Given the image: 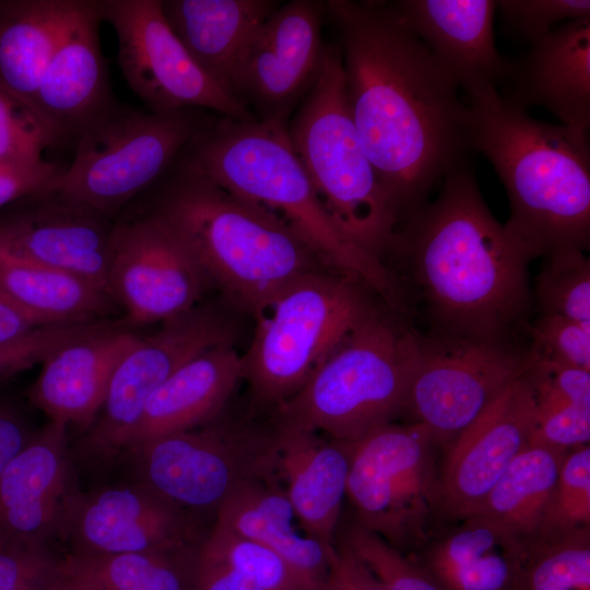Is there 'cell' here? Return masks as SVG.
<instances>
[{"mask_svg": "<svg viewBox=\"0 0 590 590\" xmlns=\"http://www.w3.org/2000/svg\"><path fill=\"white\" fill-rule=\"evenodd\" d=\"M321 590H386L375 575L342 542L331 557Z\"/></svg>", "mask_w": 590, "mask_h": 590, "instance_id": "46", "label": "cell"}, {"mask_svg": "<svg viewBox=\"0 0 590 590\" xmlns=\"http://www.w3.org/2000/svg\"><path fill=\"white\" fill-rule=\"evenodd\" d=\"M66 168L46 158L32 163L0 160V210L27 196L58 188Z\"/></svg>", "mask_w": 590, "mask_h": 590, "instance_id": "45", "label": "cell"}, {"mask_svg": "<svg viewBox=\"0 0 590 590\" xmlns=\"http://www.w3.org/2000/svg\"><path fill=\"white\" fill-rule=\"evenodd\" d=\"M326 5L316 0L280 4L240 54L232 93L258 120L287 121L312 86L326 44Z\"/></svg>", "mask_w": 590, "mask_h": 590, "instance_id": "16", "label": "cell"}, {"mask_svg": "<svg viewBox=\"0 0 590 590\" xmlns=\"http://www.w3.org/2000/svg\"><path fill=\"white\" fill-rule=\"evenodd\" d=\"M59 535L76 555L192 550L196 531L185 511L142 482L72 493Z\"/></svg>", "mask_w": 590, "mask_h": 590, "instance_id": "18", "label": "cell"}, {"mask_svg": "<svg viewBox=\"0 0 590 590\" xmlns=\"http://www.w3.org/2000/svg\"><path fill=\"white\" fill-rule=\"evenodd\" d=\"M101 22L95 0H78L34 96L32 109L55 148H74L119 105L101 47Z\"/></svg>", "mask_w": 590, "mask_h": 590, "instance_id": "19", "label": "cell"}, {"mask_svg": "<svg viewBox=\"0 0 590 590\" xmlns=\"http://www.w3.org/2000/svg\"><path fill=\"white\" fill-rule=\"evenodd\" d=\"M33 433L21 409L12 400L0 396V476Z\"/></svg>", "mask_w": 590, "mask_h": 590, "instance_id": "47", "label": "cell"}, {"mask_svg": "<svg viewBox=\"0 0 590 590\" xmlns=\"http://www.w3.org/2000/svg\"><path fill=\"white\" fill-rule=\"evenodd\" d=\"M179 158L208 180L267 211L297 234L329 269L357 280L408 312L406 295L382 260L337 229L296 156L285 120L213 118Z\"/></svg>", "mask_w": 590, "mask_h": 590, "instance_id": "5", "label": "cell"}, {"mask_svg": "<svg viewBox=\"0 0 590 590\" xmlns=\"http://www.w3.org/2000/svg\"><path fill=\"white\" fill-rule=\"evenodd\" d=\"M436 531L413 556L442 590H518L528 555L504 526L475 512Z\"/></svg>", "mask_w": 590, "mask_h": 590, "instance_id": "25", "label": "cell"}, {"mask_svg": "<svg viewBox=\"0 0 590 590\" xmlns=\"http://www.w3.org/2000/svg\"><path fill=\"white\" fill-rule=\"evenodd\" d=\"M215 512V523L271 548L324 583L334 546L296 531L291 502L273 481L241 484Z\"/></svg>", "mask_w": 590, "mask_h": 590, "instance_id": "29", "label": "cell"}, {"mask_svg": "<svg viewBox=\"0 0 590 590\" xmlns=\"http://www.w3.org/2000/svg\"><path fill=\"white\" fill-rule=\"evenodd\" d=\"M240 379L241 356L232 343L189 359L151 396L127 451L152 438L216 420Z\"/></svg>", "mask_w": 590, "mask_h": 590, "instance_id": "27", "label": "cell"}, {"mask_svg": "<svg viewBox=\"0 0 590 590\" xmlns=\"http://www.w3.org/2000/svg\"><path fill=\"white\" fill-rule=\"evenodd\" d=\"M554 532L590 527V447L569 450L562 463L553 500Z\"/></svg>", "mask_w": 590, "mask_h": 590, "instance_id": "39", "label": "cell"}, {"mask_svg": "<svg viewBox=\"0 0 590 590\" xmlns=\"http://www.w3.org/2000/svg\"><path fill=\"white\" fill-rule=\"evenodd\" d=\"M531 357L590 370V329L567 318L542 314L530 328Z\"/></svg>", "mask_w": 590, "mask_h": 590, "instance_id": "41", "label": "cell"}, {"mask_svg": "<svg viewBox=\"0 0 590 590\" xmlns=\"http://www.w3.org/2000/svg\"><path fill=\"white\" fill-rule=\"evenodd\" d=\"M393 251L424 302L433 331L510 338L530 305L522 244L485 203L468 165L403 221Z\"/></svg>", "mask_w": 590, "mask_h": 590, "instance_id": "2", "label": "cell"}, {"mask_svg": "<svg viewBox=\"0 0 590 590\" xmlns=\"http://www.w3.org/2000/svg\"><path fill=\"white\" fill-rule=\"evenodd\" d=\"M76 4L78 0H0V91L32 109Z\"/></svg>", "mask_w": 590, "mask_h": 590, "instance_id": "31", "label": "cell"}, {"mask_svg": "<svg viewBox=\"0 0 590 590\" xmlns=\"http://www.w3.org/2000/svg\"><path fill=\"white\" fill-rule=\"evenodd\" d=\"M342 543L375 575L386 590H442L411 557L357 521L347 527Z\"/></svg>", "mask_w": 590, "mask_h": 590, "instance_id": "37", "label": "cell"}, {"mask_svg": "<svg viewBox=\"0 0 590 590\" xmlns=\"http://www.w3.org/2000/svg\"><path fill=\"white\" fill-rule=\"evenodd\" d=\"M528 367V350L516 346L510 338L418 334L404 412L442 450Z\"/></svg>", "mask_w": 590, "mask_h": 590, "instance_id": "11", "label": "cell"}, {"mask_svg": "<svg viewBox=\"0 0 590 590\" xmlns=\"http://www.w3.org/2000/svg\"><path fill=\"white\" fill-rule=\"evenodd\" d=\"M115 324L110 319L38 327L21 338L0 343V380L42 364L60 347Z\"/></svg>", "mask_w": 590, "mask_h": 590, "instance_id": "38", "label": "cell"}, {"mask_svg": "<svg viewBox=\"0 0 590 590\" xmlns=\"http://www.w3.org/2000/svg\"><path fill=\"white\" fill-rule=\"evenodd\" d=\"M140 482L185 511L217 510L241 484L273 481L274 434L216 423L133 448Z\"/></svg>", "mask_w": 590, "mask_h": 590, "instance_id": "12", "label": "cell"}, {"mask_svg": "<svg viewBox=\"0 0 590 590\" xmlns=\"http://www.w3.org/2000/svg\"><path fill=\"white\" fill-rule=\"evenodd\" d=\"M347 104L400 223L434 186L467 165L468 111L459 87L389 2L330 0Z\"/></svg>", "mask_w": 590, "mask_h": 590, "instance_id": "1", "label": "cell"}, {"mask_svg": "<svg viewBox=\"0 0 590 590\" xmlns=\"http://www.w3.org/2000/svg\"><path fill=\"white\" fill-rule=\"evenodd\" d=\"M199 546L236 568L259 590H321L323 586L271 548L217 523Z\"/></svg>", "mask_w": 590, "mask_h": 590, "instance_id": "35", "label": "cell"}, {"mask_svg": "<svg viewBox=\"0 0 590 590\" xmlns=\"http://www.w3.org/2000/svg\"><path fill=\"white\" fill-rule=\"evenodd\" d=\"M439 449L413 422L389 423L351 442L346 497L356 521L406 556L417 554L442 520Z\"/></svg>", "mask_w": 590, "mask_h": 590, "instance_id": "9", "label": "cell"}, {"mask_svg": "<svg viewBox=\"0 0 590 590\" xmlns=\"http://www.w3.org/2000/svg\"><path fill=\"white\" fill-rule=\"evenodd\" d=\"M471 150L494 166L508 194V232L532 259L590 243L589 133L536 120L495 85L467 90Z\"/></svg>", "mask_w": 590, "mask_h": 590, "instance_id": "3", "label": "cell"}, {"mask_svg": "<svg viewBox=\"0 0 590 590\" xmlns=\"http://www.w3.org/2000/svg\"><path fill=\"white\" fill-rule=\"evenodd\" d=\"M533 440L563 449L589 445L590 405L555 397H534Z\"/></svg>", "mask_w": 590, "mask_h": 590, "instance_id": "44", "label": "cell"}, {"mask_svg": "<svg viewBox=\"0 0 590 590\" xmlns=\"http://www.w3.org/2000/svg\"><path fill=\"white\" fill-rule=\"evenodd\" d=\"M232 343L225 321L194 307L168 319L151 335L140 337L117 365L104 403L87 428L86 448L110 458L127 451L151 396L189 359Z\"/></svg>", "mask_w": 590, "mask_h": 590, "instance_id": "14", "label": "cell"}, {"mask_svg": "<svg viewBox=\"0 0 590 590\" xmlns=\"http://www.w3.org/2000/svg\"><path fill=\"white\" fill-rule=\"evenodd\" d=\"M359 284L331 270L310 272L276 297L267 317L258 318L241 356L243 378L258 403L278 408L293 397L375 309Z\"/></svg>", "mask_w": 590, "mask_h": 590, "instance_id": "8", "label": "cell"}, {"mask_svg": "<svg viewBox=\"0 0 590 590\" xmlns=\"http://www.w3.org/2000/svg\"><path fill=\"white\" fill-rule=\"evenodd\" d=\"M535 295L542 314L560 316L590 329V261L583 250L563 248L546 255Z\"/></svg>", "mask_w": 590, "mask_h": 590, "instance_id": "36", "label": "cell"}, {"mask_svg": "<svg viewBox=\"0 0 590 590\" xmlns=\"http://www.w3.org/2000/svg\"><path fill=\"white\" fill-rule=\"evenodd\" d=\"M46 590H97L86 579L71 570L62 559V566Z\"/></svg>", "mask_w": 590, "mask_h": 590, "instance_id": "49", "label": "cell"}, {"mask_svg": "<svg viewBox=\"0 0 590 590\" xmlns=\"http://www.w3.org/2000/svg\"><path fill=\"white\" fill-rule=\"evenodd\" d=\"M139 338L121 320L51 353L27 389L30 402L64 426L88 428L104 403L113 374Z\"/></svg>", "mask_w": 590, "mask_h": 590, "instance_id": "24", "label": "cell"}, {"mask_svg": "<svg viewBox=\"0 0 590 590\" xmlns=\"http://www.w3.org/2000/svg\"><path fill=\"white\" fill-rule=\"evenodd\" d=\"M212 119L197 108L158 113L119 104L78 141L58 191L118 220Z\"/></svg>", "mask_w": 590, "mask_h": 590, "instance_id": "10", "label": "cell"}, {"mask_svg": "<svg viewBox=\"0 0 590 590\" xmlns=\"http://www.w3.org/2000/svg\"><path fill=\"white\" fill-rule=\"evenodd\" d=\"M568 451L531 439L504 471L476 512L508 529L527 552L555 534L553 500Z\"/></svg>", "mask_w": 590, "mask_h": 590, "instance_id": "30", "label": "cell"}, {"mask_svg": "<svg viewBox=\"0 0 590 590\" xmlns=\"http://www.w3.org/2000/svg\"><path fill=\"white\" fill-rule=\"evenodd\" d=\"M194 551L63 556L97 590H192Z\"/></svg>", "mask_w": 590, "mask_h": 590, "instance_id": "33", "label": "cell"}, {"mask_svg": "<svg viewBox=\"0 0 590 590\" xmlns=\"http://www.w3.org/2000/svg\"><path fill=\"white\" fill-rule=\"evenodd\" d=\"M280 4L275 0H161L165 19L191 57L229 92L240 54Z\"/></svg>", "mask_w": 590, "mask_h": 590, "instance_id": "28", "label": "cell"}, {"mask_svg": "<svg viewBox=\"0 0 590 590\" xmlns=\"http://www.w3.org/2000/svg\"><path fill=\"white\" fill-rule=\"evenodd\" d=\"M394 15L430 51L464 91L495 85L507 59L495 45L493 0H400L389 2Z\"/></svg>", "mask_w": 590, "mask_h": 590, "instance_id": "23", "label": "cell"}, {"mask_svg": "<svg viewBox=\"0 0 590 590\" xmlns=\"http://www.w3.org/2000/svg\"><path fill=\"white\" fill-rule=\"evenodd\" d=\"M507 30L529 43L553 30L557 22L590 17L588 0L497 1Z\"/></svg>", "mask_w": 590, "mask_h": 590, "instance_id": "42", "label": "cell"}, {"mask_svg": "<svg viewBox=\"0 0 590 590\" xmlns=\"http://www.w3.org/2000/svg\"><path fill=\"white\" fill-rule=\"evenodd\" d=\"M535 401L526 374L442 449L440 494L442 520L476 512L504 471L531 441Z\"/></svg>", "mask_w": 590, "mask_h": 590, "instance_id": "20", "label": "cell"}, {"mask_svg": "<svg viewBox=\"0 0 590 590\" xmlns=\"http://www.w3.org/2000/svg\"><path fill=\"white\" fill-rule=\"evenodd\" d=\"M43 326L0 288V343L21 338Z\"/></svg>", "mask_w": 590, "mask_h": 590, "instance_id": "48", "label": "cell"}, {"mask_svg": "<svg viewBox=\"0 0 590 590\" xmlns=\"http://www.w3.org/2000/svg\"><path fill=\"white\" fill-rule=\"evenodd\" d=\"M518 590H590V527L555 533L530 548Z\"/></svg>", "mask_w": 590, "mask_h": 590, "instance_id": "34", "label": "cell"}, {"mask_svg": "<svg viewBox=\"0 0 590 590\" xmlns=\"http://www.w3.org/2000/svg\"><path fill=\"white\" fill-rule=\"evenodd\" d=\"M0 288L45 326L105 320L116 304L76 275L1 250Z\"/></svg>", "mask_w": 590, "mask_h": 590, "instance_id": "32", "label": "cell"}, {"mask_svg": "<svg viewBox=\"0 0 590 590\" xmlns=\"http://www.w3.org/2000/svg\"><path fill=\"white\" fill-rule=\"evenodd\" d=\"M135 211L165 224L208 283L257 318L294 281L329 270L282 221L217 187L179 156ZM332 271V270H331Z\"/></svg>", "mask_w": 590, "mask_h": 590, "instance_id": "4", "label": "cell"}, {"mask_svg": "<svg viewBox=\"0 0 590 590\" xmlns=\"http://www.w3.org/2000/svg\"><path fill=\"white\" fill-rule=\"evenodd\" d=\"M291 116L292 148L322 208L345 239L382 260L400 221L352 119L338 46L326 45L318 75Z\"/></svg>", "mask_w": 590, "mask_h": 590, "instance_id": "6", "label": "cell"}, {"mask_svg": "<svg viewBox=\"0 0 590 590\" xmlns=\"http://www.w3.org/2000/svg\"><path fill=\"white\" fill-rule=\"evenodd\" d=\"M417 338L403 318L374 309L293 397L279 424L354 442L404 412Z\"/></svg>", "mask_w": 590, "mask_h": 590, "instance_id": "7", "label": "cell"}, {"mask_svg": "<svg viewBox=\"0 0 590 590\" xmlns=\"http://www.w3.org/2000/svg\"><path fill=\"white\" fill-rule=\"evenodd\" d=\"M62 559L48 543L0 544V590H46Z\"/></svg>", "mask_w": 590, "mask_h": 590, "instance_id": "43", "label": "cell"}, {"mask_svg": "<svg viewBox=\"0 0 590 590\" xmlns=\"http://www.w3.org/2000/svg\"><path fill=\"white\" fill-rule=\"evenodd\" d=\"M276 473L305 534L332 547L351 459V442L320 437V434L278 425Z\"/></svg>", "mask_w": 590, "mask_h": 590, "instance_id": "26", "label": "cell"}, {"mask_svg": "<svg viewBox=\"0 0 590 590\" xmlns=\"http://www.w3.org/2000/svg\"><path fill=\"white\" fill-rule=\"evenodd\" d=\"M95 7L116 35L122 76L150 111L197 108L256 119L194 61L165 19L161 0H95Z\"/></svg>", "mask_w": 590, "mask_h": 590, "instance_id": "13", "label": "cell"}, {"mask_svg": "<svg viewBox=\"0 0 590 590\" xmlns=\"http://www.w3.org/2000/svg\"><path fill=\"white\" fill-rule=\"evenodd\" d=\"M54 141L37 115L0 91V160L32 163L45 160Z\"/></svg>", "mask_w": 590, "mask_h": 590, "instance_id": "40", "label": "cell"}, {"mask_svg": "<svg viewBox=\"0 0 590 590\" xmlns=\"http://www.w3.org/2000/svg\"><path fill=\"white\" fill-rule=\"evenodd\" d=\"M500 93L526 109L539 106L560 125L589 133L590 17L568 21L530 43L517 60H507Z\"/></svg>", "mask_w": 590, "mask_h": 590, "instance_id": "22", "label": "cell"}, {"mask_svg": "<svg viewBox=\"0 0 590 590\" xmlns=\"http://www.w3.org/2000/svg\"><path fill=\"white\" fill-rule=\"evenodd\" d=\"M116 225L117 220L52 188L0 210V250L76 275L109 295Z\"/></svg>", "mask_w": 590, "mask_h": 590, "instance_id": "17", "label": "cell"}, {"mask_svg": "<svg viewBox=\"0 0 590 590\" xmlns=\"http://www.w3.org/2000/svg\"><path fill=\"white\" fill-rule=\"evenodd\" d=\"M67 426L34 430L0 476V544L48 543L59 534L70 488Z\"/></svg>", "mask_w": 590, "mask_h": 590, "instance_id": "21", "label": "cell"}, {"mask_svg": "<svg viewBox=\"0 0 590 590\" xmlns=\"http://www.w3.org/2000/svg\"><path fill=\"white\" fill-rule=\"evenodd\" d=\"M206 284L192 255L160 220L139 211L117 220L107 287L126 327L191 310Z\"/></svg>", "mask_w": 590, "mask_h": 590, "instance_id": "15", "label": "cell"}]
</instances>
